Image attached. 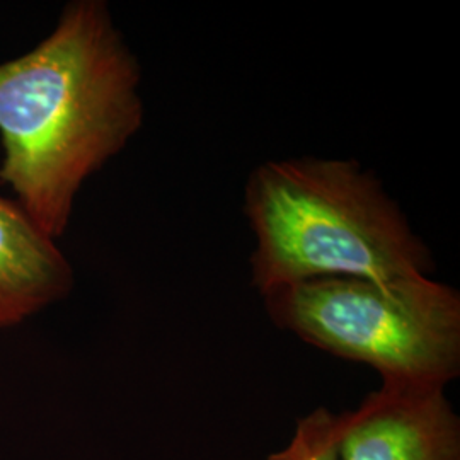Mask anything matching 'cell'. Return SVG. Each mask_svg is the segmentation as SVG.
<instances>
[{"label": "cell", "mask_w": 460, "mask_h": 460, "mask_svg": "<svg viewBox=\"0 0 460 460\" xmlns=\"http://www.w3.org/2000/svg\"><path fill=\"white\" fill-rule=\"evenodd\" d=\"M444 389L382 378L358 410L336 414V460H460V421Z\"/></svg>", "instance_id": "obj_4"}, {"label": "cell", "mask_w": 460, "mask_h": 460, "mask_svg": "<svg viewBox=\"0 0 460 460\" xmlns=\"http://www.w3.org/2000/svg\"><path fill=\"white\" fill-rule=\"evenodd\" d=\"M334 418L324 408L300 418L290 444L268 460H336Z\"/></svg>", "instance_id": "obj_6"}, {"label": "cell", "mask_w": 460, "mask_h": 460, "mask_svg": "<svg viewBox=\"0 0 460 460\" xmlns=\"http://www.w3.org/2000/svg\"><path fill=\"white\" fill-rule=\"evenodd\" d=\"M244 214L256 237L251 281L261 296L307 279L394 283L435 270L399 205L351 159L264 163L247 180Z\"/></svg>", "instance_id": "obj_2"}, {"label": "cell", "mask_w": 460, "mask_h": 460, "mask_svg": "<svg viewBox=\"0 0 460 460\" xmlns=\"http://www.w3.org/2000/svg\"><path fill=\"white\" fill-rule=\"evenodd\" d=\"M142 72L101 0L68 4L55 30L0 64V186L60 239L84 182L144 123Z\"/></svg>", "instance_id": "obj_1"}, {"label": "cell", "mask_w": 460, "mask_h": 460, "mask_svg": "<svg viewBox=\"0 0 460 460\" xmlns=\"http://www.w3.org/2000/svg\"><path fill=\"white\" fill-rule=\"evenodd\" d=\"M74 271L57 241L0 191V329L13 328L68 296Z\"/></svg>", "instance_id": "obj_5"}, {"label": "cell", "mask_w": 460, "mask_h": 460, "mask_svg": "<svg viewBox=\"0 0 460 460\" xmlns=\"http://www.w3.org/2000/svg\"><path fill=\"white\" fill-rule=\"evenodd\" d=\"M271 321L382 378L445 387L460 374V296L428 277L315 279L263 294Z\"/></svg>", "instance_id": "obj_3"}]
</instances>
